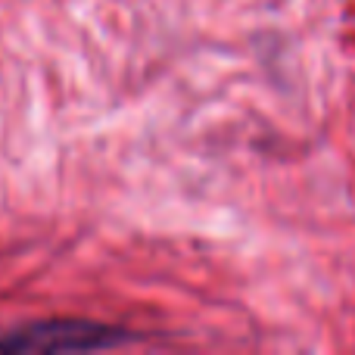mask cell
<instances>
[{"label": "cell", "mask_w": 355, "mask_h": 355, "mask_svg": "<svg viewBox=\"0 0 355 355\" xmlns=\"http://www.w3.org/2000/svg\"><path fill=\"white\" fill-rule=\"evenodd\" d=\"M128 340L122 327H106L97 321H41V324H28L22 331H12L0 337V349L3 352H81V349H106V346H119Z\"/></svg>", "instance_id": "cell-1"}]
</instances>
